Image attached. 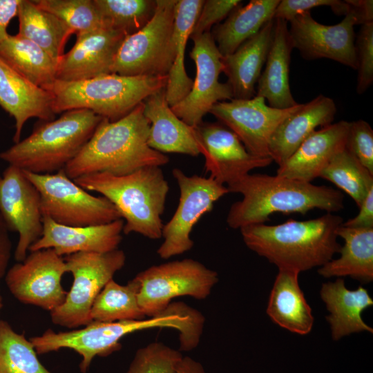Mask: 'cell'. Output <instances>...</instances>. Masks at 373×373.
Masks as SVG:
<instances>
[{
	"mask_svg": "<svg viewBox=\"0 0 373 373\" xmlns=\"http://www.w3.org/2000/svg\"><path fill=\"white\" fill-rule=\"evenodd\" d=\"M227 187L229 192L242 195L227 216L232 229L265 223L277 212L305 215L314 209L334 213L344 208V195L338 190L276 175L248 173Z\"/></svg>",
	"mask_w": 373,
	"mask_h": 373,
	"instance_id": "obj_1",
	"label": "cell"
},
{
	"mask_svg": "<svg viewBox=\"0 0 373 373\" xmlns=\"http://www.w3.org/2000/svg\"><path fill=\"white\" fill-rule=\"evenodd\" d=\"M149 127L143 102L119 120L103 118L64 172L74 180L97 173L121 176L146 166L166 165L169 157L148 145Z\"/></svg>",
	"mask_w": 373,
	"mask_h": 373,
	"instance_id": "obj_2",
	"label": "cell"
},
{
	"mask_svg": "<svg viewBox=\"0 0 373 373\" xmlns=\"http://www.w3.org/2000/svg\"><path fill=\"white\" fill-rule=\"evenodd\" d=\"M340 216L326 214L305 221L289 220L267 225L255 224L240 229L246 246L278 267L299 273L321 267L339 253L337 229Z\"/></svg>",
	"mask_w": 373,
	"mask_h": 373,
	"instance_id": "obj_3",
	"label": "cell"
},
{
	"mask_svg": "<svg viewBox=\"0 0 373 373\" xmlns=\"http://www.w3.org/2000/svg\"><path fill=\"white\" fill-rule=\"evenodd\" d=\"M87 191L108 199L125 221L123 232L137 233L150 239L162 238L161 216L169 186L160 166H150L125 175L97 173L73 180Z\"/></svg>",
	"mask_w": 373,
	"mask_h": 373,
	"instance_id": "obj_4",
	"label": "cell"
},
{
	"mask_svg": "<svg viewBox=\"0 0 373 373\" xmlns=\"http://www.w3.org/2000/svg\"><path fill=\"white\" fill-rule=\"evenodd\" d=\"M102 119L87 109L64 112L42 121L29 136L0 153V159L33 173H56L79 153Z\"/></svg>",
	"mask_w": 373,
	"mask_h": 373,
	"instance_id": "obj_5",
	"label": "cell"
},
{
	"mask_svg": "<svg viewBox=\"0 0 373 373\" xmlns=\"http://www.w3.org/2000/svg\"><path fill=\"white\" fill-rule=\"evenodd\" d=\"M166 76H123L115 73L88 79H56L48 88L56 114L87 109L115 122L125 117L149 96L166 88Z\"/></svg>",
	"mask_w": 373,
	"mask_h": 373,
	"instance_id": "obj_6",
	"label": "cell"
},
{
	"mask_svg": "<svg viewBox=\"0 0 373 373\" xmlns=\"http://www.w3.org/2000/svg\"><path fill=\"white\" fill-rule=\"evenodd\" d=\"M185 325V318L173 305L147 319L115 322L93 321L84 328L55 332L51 329L41 336L30 338L38 354L61 348L72 349L82 356L79 363L82 373H87L95 356H105L121 348L120 339L128 334L154 327H171L178 331Z\"/></svg>",
	"mask_w": 373,
	"mask_h": 373,
	"instance_id": "obj_7",
	"label": "cell"
},
{
	"mask_svg": "<svg viewBox=\"0 0 373 373\" xmlns=\"http://www.w3.org/2000/svg\"><path fill=\"white\" fill-rule=\"evenodd\" d=\"M178 0H156L151 19L126 35L116 54L112 73L123 76H166L173 61L172 33Z\"/></svg>",
	"mask_w": 373,
	"mask_h": 373,
	"instance_id": "obj_8",
	"label": "cell"
},
{
	"mask_svg": "<svg viewBox=\"0 0 373 373\" xmlns=\"http://www.w3.org/2000/svg\"><path fill=\"white\" fill-rule=\"evenodd\" d=\"M23 171L40 194L42 215L57 224L86 227L122 219L108 199L90 194L69 178L64 169L46 174Z\"/></svg>",
	"mask_w": 373,
	"mask_h": 373,
	"instance_id": "obj_9",
	"label": "cell"
},
{
	"mask_svg": "<svg viewBox=\"0 0 373 373\" xmlns=\"http://www.w3.org/2000/svg\"><path fill=\"white\" fill-rule=\"evenodd\" d=\"M63 258L73 282L64 302L50 312L52 322L68 328L87 325L93 322L90 313L97 296L124 266L125 253L117 249L106 253L78 252Z\"/></svg>",
	"mask_w": 373,
	"mask_h": 373,
	"instance_id": "obj_10",
	"label": "cell"
},
{
	"mask_svg": "<svg viewBox=\"0 0 373 373\" xmlns=\"http://www.w3.org/2000/svg\"><path fill=\"white\" fill-rule=\"evenodd\" d=\"M134 278L139 286L138 305L144 315L151 317L164 311L174 298H206L218 283V275L200 262L185 258L153 265Z\"/></svg>",
	"mask_w": 373,
	"mask_h": 373,
	"instance_id": "obj_11",
	"label": "cell"
},
{
	"mask_svg": "<svg viewBox=\"0 0 373 373\" xmlns=\"http://www.w3.org/2000/svg\"><path fill=\"white\" fill-rule=\"evenodd\" d=\"M172 174L180 189L178 206L170 220L164 224L163 242L157 250L158 256L167 259L182 254L193 247L190 235L194 225L214 203L229 193L227 186L211 177L187 175L175 168Z\"/></svg>",
	"mask_w": 373,
	"mask_h": 373,
	"instance_id": "obj_12",
	"label": "cell"
},
{
	"mask_svg": "<svg viewBox=\"0 0 373 373\" xmlns=\"http://www.w3.org/2000/svg\"><path fill=\"white\" fill-rule=\"evenodd\" d=\"M190 38L193 41L190 56L195 62V77L189 93L171 109L186 124L196 127L216 103L231 100L233 95L227 83L219 82L222 56L211 32Z\"/></svg>",
	"mask_w": 373,
	"mask_h": 373,
	"instance_id": "obj_13",
	"label": "cell"
},
{
	"mask_svg": "<svg viewBox=\"0 0 373 373\" xmlns=\"http://www.w3.org/2000/svg\"><path fill=\"white\" fill-rule=\"evenodd\" d=\"M66 272L64 258L52 249H46L30 251L22 262L8 270L5 280L18 300L50 312L66 297L68 292L61 284Z\"/></svg>",
	"mask_w": 373,
	"mask_h": 373,
	"instance_id": "obj_14",
	"label": "cell"
},
{
	"mask_svg": "<svg viewBox=\"0 0 373 373\" xmlns=\"http://www.w3.org/2000/svg\"><path fill=\"white\" fill-rule=\"evenodd\" d=\"M262 97L232 99L216 103L209 113L232 131L247 151L259 157H270L269 145L277 127L301 106L286 109L272 108Z\"/></svg>",
	"mask_w": 373,
	"mask_h": 373,
	"instance_id": "obj_15",
	"label": "cell"
},
{
	"mask_svg": "<svg viewBox=\"0 0 373 373\" xmlns=\"http://www.w3.org/2000/svg\"><path fill=\"white\" fill-rule=\"evenodd\" d=\"M0 214L8 230L19 235L15 258L22 262L43 232L40 194L23 171L9 165L0 176Z\"/></svg>",
	"mask_w": 373,
	"mask_h": 373,
	"instance_id": "obj_16",
	"label": "cell"
},
{
	"mask_svg": "<svg viewBox=\"0 0 373 373\" xmlns=\"http://www.w3.org/2000/svg\"><path fill=\"white\" fill-rule=\"evenodd\" d=\"M289 23L294 47L304 59H329L357 70L354 26L359 23L352 12L335 25L317 22L310 12L296 16Z\"/></svg>",
	"mask_w": 373,
	"mask_h": 373,
	"instance_id": "obj_17",
	"label": "cell"
},
{
	"mask_svg": "<svg viewBox=\"0 0 373 373\" xmlns=\"http://www.w3.org/2000/svg\"><path fill=\"white\" fill-rule=\"evenodd\" d=\"M196 131L206 171L221 184L228 186L253 169L266 167L273 162L271 157L249 153L238 136L221 123L202 122Z\"/></svg>",
	"mask_w": 373,
	"mask_h": 373,
	"instance_id": "obj_18",
	"label": "cell"
},
{
	"mask_svg": "<svg viewBox=\"0 0 373 373\" xmlns=\"http://www.w3.org/2000/svg\"><path fill=\"white\" fill-rule=\"evenodd\" d=\"M127 35L104 28L77 36L57 66V79L75 82L111 74L117 50Z\"/></svg>",
	"mask_w": 373,
	"mask_h": 373,
	"instance_id": "obj_19",
	"label": "cell"
},
{
	"mask_svg": "<svg viewBox=\"0 0 373 373\" xmlns=\"http://www.w3.org/2000/svg\"><path fill=\"white\" fill-rule=\"evenodd\" d=\"M42 216V235L29 251L52 249L60 256L78 252L106 253L117 249L122 240V219L101 225L69 227Z\"/></svg>",
	"mask_w": 373,
	"mask_h": 373,
	"instance_id": "obj_20",
	"label": "cell"
},
{
	"mask_svg": "<svg viewBox=\"0 0 373 373\" xmlns=\"http://www.w3.org/2000/svg\"><path fill=\"white\" fill-rule=\"evenodd\" d=\"M350 122L341 120L313 132L276 171V175L311 182L345 149Z\"/></svg>",
	"mask_w": 373,
	"mask_h": 373,
	"instance_id": "obj_21",
	"label": "cell"
},
{
	"mask_svg": "<svg viewBox=\"0 0 373 373\" xmlns=\"http://www.w3.org/2000/svg\"><path fill=\"white\" fill-rule=\"evenodd\" d=\"M0 106L14 117L13 141H20L22 128L30 118L55 119L50 91L28 80L0 57Z\"/></svg>",
	"mask_w": 373,
	"mask_h": 373,
	"instance_id": "obj_22",
	"label": "cell"
},
{
	"mask_svg": "<svg viewBox=\"0 0 373 373\" xmlns=\"http://www.w3.org/2000/svg\"><path fill=\"white\" fill-rule=\"evenodd\" d=\"M143 104L144 115L150 123L147 143L151 149L164 154H201L196 127L188 125L173 113L165 88L149 96Z\"/></svg>",
	"mask_w": 373,
	"mask_h": 373,
	"instance_id": "obj_23",
	"label": "cell"
},
{
	"mask_svg": "<svg viewBox=\"0 0 373 373\" xmlns=\"http://www.w3.org/2000/svg\"><path fill=\"white\" fill-rule=\"evenodd\" d=\"M336 110L334 100L323 95L301 104L273 133L269 145L272 160L282 165L317 127L332 123Z\"/></svg>",
	"mask_w": 373,
	"mask_h": 373,
	"instance_id": "obj_24",
	"label": "cell"
},
{
	"mask_svg": "<svg viewBox=\"0 0 373 373\" xmlns=\"http://www.w3.org/2000/svg\"><path fill=\"white\" fill-rule=\"evenodd\" d=\"M274 27V19L232 54L222 57L223 73L227 77L233 99H249L256 96V85L267 59Z\"/></svg>",
	"mask_w": 373,
	"mask_h": 373,
	"instance_id": "obj_25",
	"label": "cell"
},
{
	"mask_svg": "<svg viewBox=\"0 0 373 373\" xmlns=\"http://www.w3.org/2000/svg\"><path fill=\"white\" fill-rule=\"evenodd\" d=\"M294 48L287 22L274 19L272 41L256 90V96L267 99L272 108L286 109L298 104L289 87V65Z\"/></svg>",
	"mask_w": 373,
	"mask_h": 373,
	"instance_id": "obj_26",
	"label": "cell"
},
{
	"mask_svg": "<svg viewBox=\"0 0 373 373\" xmlns=\"http://www.w3.org/2000/svg\"><path fill=\"white\" fill-rule=\"evenodd\" d=\"M320 296L329 312L326 320L333 340L338 341L353 333H373V329L361 316L364 310L373 305L367 289L358 286L354 290L348 289L344 280L338 278L334 282L323 283Z\"/></svg>",
	"mask_w": 373,
	"mask_h": 373,
	"instance_id": "obj_27",
	"label": "cell"
},
{
	"mask_svg": "<svg viewBox=\"0 0 373 373\" xmlns=\"http://www.w3.org/2000/svg\"><path fill=\"white\" fill-rule=\"evenodd\" d=\"M299 272L280 269L269 296L266 312L278 326L300 335L309 334L314 318L299 285Z\"/></svg>",
	"mask_w": 373,
	"mask_h": 373,
	"instance_id": "obj_28",
	"label": "cell"
},
{
	"mask_svg": "<svg viewBox=\"0 0 373 373\" xmlns=\"http://www.w3.org/2000/svg\"><path fill=\"white\" fill-rule=\"evenodd\" d=\"M337 236L344 240L339 258L318 269L324 278L350 276L362 283L373 280V228L354 229L341 225Z\"/></svg>",
	"mask_w": 373,
	"mask_h": 373,
	"instance_id": "obj_29",
	"label": "cell"
},
{
	"mask_svg": "<svg viewBox=\"0 0 373 373\" xmlns=\"http://www.w3.org/2000/svg\"><path fill=\"white\" fill-rule=\"evenodd\" d=\"M280 0H251L236 7L224 22L211 32L222 57L232 54L242 43L256 35L270 20Z\"/></svg>",
	"mask_w": 373,
	"mask_h": 373,
	"instance_id": "obj_30",
	"label": "cell"
},
{
	"mask_svg": "<svg viewBox=\"0 0 373 373\" xmlns=\"http://www.w3.org/2000/svg\"><path fill=\"white\" fill-rule=\"evenodd\" d=\"M203 3L202 0H178L176 3L172 33L173 61L165 88L166 97L171 107L181 101L193 85V80L185 70L184 54L188 39Z\"/></svg>",
	"mask_w": 373,
	"mask_h": 373,
	"instance_id": "obj_31",
	"label": "cell"
},
{
	"mask_svg": "<svg viewBox=\"0 0 373 373\" xmlns=\"http://www.w3.org/2000/svg\"><path fill=\"white\" fill-rule=\"evenodd\" d=\"M17 35L28 39L48 52L57 63L64 55L65 44L72 30L57 17L30 0H20Z\"/></svg>",
	"mask_w": 373,
	"mask_h": 373,
	"instance_id": "obj_32",
	"label": "cell"
},
{
	"mask_svg": "<svg viewBox=\"0 0 373 373\" xmlns=\"http://www.w3.org/2000/svg\"><path fill=\"white\" fill-rule=\"evenodd\" d=\"M0 57L33 84L46 90L57 79V63L44 49L18 35L0 41Z\"/></svg>",
	"mask_w": 373,
	"mask_h": 373,
	"instance_id": "obj_33",
	"label": "cell"
},
{
	"mask_svg": "<svg viewBox=\"0 0 373 373\" xmlns=\"http://www.w3.org/2000/svg\"><path fill=\"white\" fill-rule=\"evenodd\" d=\"M138 283L135 278L126 285L109 280L97 296L90 309L93 321L115 322L144 319L137 302Z\"/></svg>",
	"mask_w": 373,
	"mask_h": 373,
	"instance_id": "obj_34",
	"label": "cell"
},
{
	"mask_svg": "<svg viewBox=\"0 0 373 373\" xmlns=\"http://www.w3.org/2000/svg\"><path fill=\"white\" fill-rule=\"evenodd\" d=\"M319 178L345 192L358 207L373 187V174L345 149L332 159Z\"/></svg>",
	"mask_w": 373,
	"mask_h": 373,
	"instance_id": "obj_35",
	"label": "cell"
},
{
	"mask_svg": "<svg viewBox=\"0 0 373 373\" xmlns=\"http://www.w3.org/2000/svg\"><path fill=\"white\" fill-rule=\"evenodd\" d=\"M0 373H51L39 362L24 334L15 332L3 320H0Z\"/></svg>",
	"mask_w": 373,
	"mask_h": 373,
	"instance_id": "obj_36",
	"label": "cell"
},
{
	"mask_svg": "<svg viewBox=\"0 0 373 373\" xmlns=\"http://www.w3.org/2000/svg\"><path fill=\"white\" fill-rule=\"evenodd\" d=\"M109 28L127 35L142 29L153 17L156 0H93Z\"/></svg>",
	"mask_w": 373,
	"mask_h": 373,
	"instance_id": "obj_37",
	"label": "cell"
},
{
	"mask_svg": "<svg viewBox=\"0 0 373 373\" xmlns=\"http://www.w3.org/2000/svg\"><path fill=\"white\" fill-rule=\"evenodd\" d=\"M35 3L61 19L77 36L111 28L93 0H36Z\"/></svg>",
	"mask_w": 373,
	"mask_h": 373,
	"instance_id": "obj_38",
	"label": "cell"
},
{
	"mask_svg": "<svg viewBox=\"0 0 373 373\" xmlns=\"http://www.w3.org/2000/svg\"><path fill=\"white\" fill-rule=\"evenodd\" d=\"M182 357L180 351L153 342L137 350L126 373H173Z\"/></svg>",
	"mask_w": 373,
	"mask_h": 373,
	"instance_id": "obj_39",
	"label": "cell"
},
{
	"mask_svg": "<svg viewBox=\"0 0 373 373\" xmlns=\"http://www.w3.org/2000/svg\"><path fill=\"white\" fill-rule=\"evenodd\" d=\"M355 49L357 61V86L358 94L365 93L373 82V22L361 25Z\"/></svg>",
	"mask_w": 373,
	"mask_h": 373,
	"instance_id": "obj_40",
	"label": "cell"
},
{
	"mask_svg": "<svg viewBox=\"0 0 373 373\" xmlns=\"http://www.w3.org/2000/svg\"><path fill=\"white\" fill-rule=\"evenodd\" d=\"M345 149L373 174V130L367 122H350Z\"/></svg>",
	"mask_w": 373,
	"mask_h": 373,
	"instance_id": "obj_41",
	"label": "cell"
},
{
	"mask_svg": "<svg viewBox=\"0 0 373 373\" xmlns=\"http://www.w3.org/2000/svg\"><path fill=\"white\" fill-rule=\"evenodd\" d=\"M240 0L204 1L199 15L193 26L191 36L210 32L211 28L227 18L236 7L242 4Z\"/></svg>",
	"mask_w": 373,
	"mask_h": 373,
	"instance_id": "obj_42",
	"label": "cell"
},
{
	"mask_svg": "<svg viewBox=\"0 0 373 373\" xmlns=\"http://www.w3.org/2000/svg\"><path fill=\"white\" fill-rule=\"evenodd\" d=\"M337 0H282L275 9L274 19L289 22L296 16L310 12L316 7L327 6L332 7Z\"/></svg>",
	"mask_w": 373,
	"mask_h": 373,
	"instance_id": "obj_43",
	"label": "cell"
},
{
	"mask_svg": "<svg viewBox=\"0 0 373 373\" xmlns=\"http://www.w3.org/2000/svg\"><path fill=\"white\" fill-rule=\"evenodd\" d=\"M342 225L354 229L373 228V187L370 189L364 200L359 206L358 214L345 222Z\"/></svg>",
	"mask_w": 373,
	"mask_h": 373,
	"instance_id": "obj_44",
	"label": "cell"
},
{
	"mask_svg": "<svg viewBox=\"0 0 373 373\" xmlns=\"http://www.w3.org/2000/svg\"><path fill=\"white\" fill-rule=\"evenodd\" d=\"M9 232L0 214V279L6 274L11 256L12 244Z\"/></svg>",
	"mask_w": 373,
	"mask_h": 373,
	"instance_id": "obj_45",
	"label": "cell"
},
{
	"mask_svg": "<svg viewBox=\"0 0 373 373\" xmlns=\"http://www.w3.org/2000/svg\"><path fill=\"white\" fill-rule=\"evenodd\" d=\"M346 1L348 4L347 12H352L356 17L359 25L373 22L372 0H346Z\"/></svg>",
	"mask_w": 373,
	"mask_h": 373,
	"instance_id": "obj_46",
	"label": "cell"
},
{
	"mask_svg": "<svg viewBox=\"0 0 373 373\" xmlns=\"http://www.w3.org/2000/svg\"><path fill=\"white\" fill-rule=\"evenodd\" d=\"M19 3L20 0H0V41L8 35L7 28L17 16Z\"/></svg>",
	"mask_w": 373,
	"mask_h": 373,
	"instance_id": "obj_47",
	"label": "cell"
},
{
	"mask_svg": "<svg viewBox=\"0 0 373 373\" xmlns=\"http://www.w3.org/2000/svg\"><path fill=\"white\" fill-rule=\"evenodd\" d=\"M173 373H207L203 365L189 356H183Z\"/></svg>",
	"mask_w": 373,
	"mask_h": 373,
	"instance_id": "obj_48",
	"label": "cell"
},
{
	"mask_svg": "<svg viewBox=\"0 0 373 373\" xmlns=\"http://www.w3.org/2000/svg\"><path fill=\"white\" fill-rule=\"evenodd\" d=\"M2 307H3L2 298L0 295V309H1Z\"/></svg>",
	"mask_w": 373,
	"mask_h": 373,
	"instance_id": "obj_49",
	"label": "cell"
}]
</instances>
